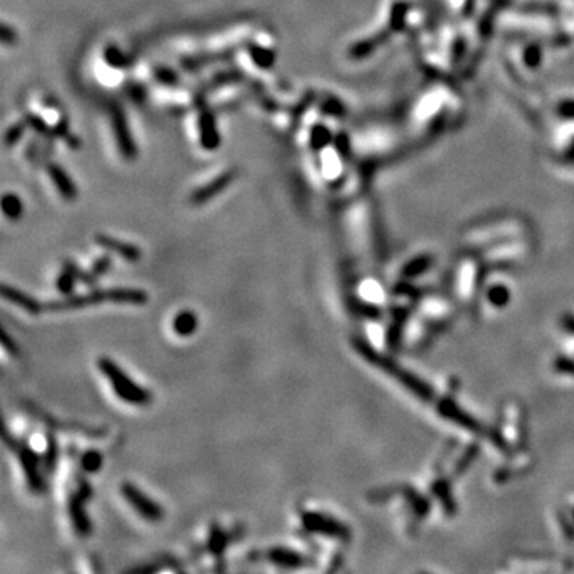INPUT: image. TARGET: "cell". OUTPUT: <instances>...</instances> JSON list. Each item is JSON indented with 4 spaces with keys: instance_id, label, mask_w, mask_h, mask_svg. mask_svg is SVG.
<instances>
[{
    "instance_id": "1",
    "label": "cell",
    "mask_w": 574,
    "mask_h": 574,
    "mask_svg": "<svg viewBox=\"0 0 574 574\" xmlns=\"http://www.w3.org/2000/svg\"><path fill=\"white\" fill-rule=\"evenodd\" d=\"M149 295L142 289L134 287H112V289L91 290L85 295H69L63 300H54L45 303V311H74V309L88 308L99 303H131V305H144L147 303Z\"/></svg>"
},
{
    "instance_id": "2",
    "label": "cell",
    "mask_w": 574,
    "mask_h": 574,
    "mask_svg": "<svg viewBox=\"0 0 574 574\" xmlns=\"http://www.w3.org/2000/svg\"><path fill=\"white\" fill-rule=\"evenodd\" d=\"M98 369L107 380H109L112 390L115 391L117 397L123 402L131 405H147L152 402V392L145 388L139 386L131 376L123 372L120 365L115 364L109 358H99Z\"/></svg>"
},
{
    "instance_id": "3",
    "label": "cell",
    "mask_w": 574,
    "mask_h": 574,
    "mask_svg": "<svg viewBox=\"0 0 574 574\" xmlns=\"http://www.w3.org/2000/svg\"><path fill=\"white\" fill-rule=\"evenodd\" d=\"M3 441L10 447V450H13V452L18 455L20 464L22 471H24L27 485H29L34 493H42L45 490V480L41 472V464L43 463L41 457L22 442L16 441L15 437H10L7 431H3Z\"/></svg>"
},
{
    "instance_id": "4",
    "label": "cell",
    "mask_w": 574,
    "mask_h": 574,
    "mask_svg": "<svg viewBox=\"0 0 574 574\" xmlns=\"http://www.w3.org/2000/svg\"><path fill=\"white\" fill-rule=\"evenodd\" d=\"M302 523L303 528L309 533L323 534L325 538L340 539V541H346V539L350 538V530H348L345 523L339 522L330 515L321 514V512H303Z\"/></svg>"
},
{
    "instance_id": "5",
    "label": "cell",
    "mask_w": 574,
    "mask_h": 574,
    "mask_svg": "<svg viewBox=\"0 0 574 574\" xmlns=\"http://www.w3.org/2000/svg\"><path fill=\"white\" fill-rule=\"evenodd\" d=\"M120 492L126 503L142 517V519L149 522H159L163 519L165 512H163L161 506L156 501L150 499L147 494L134 485L131 482H123Z\"/></svg>"
},
{
    "instance_id": "6",
    "label": "cell",
    "mask_w": 574,
    "mask_h": 574,
    "mask_svg": "<svg viewBox=\"0 0 574 574\" xmlns=\"http://www.w3.org/2000/svg\"><path fill=\"white\" fill-rule=\"evenodd\" d=\"M87 501L88 499L83 498L78 492L72 493L69 501H67V509H69L72 527H74L75 533H78L83 538L88 536V534H91V522H89L87 512H85Z\"/></svg>"
},
{
    "instance_id": "7",
    "label": "cell",
    "mask_w": 574,
    "mask_h": 574,
    "mask_svg": "<svg viewBox=\"0 0 574 574\" xmlns=\"http://www.w3.org/2000/svg\"><path fill=\"white\" fill-rule=\"evenodd\" d=\"M267 559L270 560V564H273L278 568H283V570H298V568L309 565L308 557L289 547L270 549L267 552Z\"/></svg>"
},
{
    "instance_id": "8",
    "label": "cell",
    "mask_w": 574,
    "mask_h": 574,
    "mask_svg": "<svg viewBox=\"0 0 574 574\" xmlns=\"http://www.w3.org/2000/svg\"><path fill=\"white\" fill-rule=\"evenodd\" d=\"M0 294H2V297L5 298V300L15 303L16 307L24 309V311L29 313V314H38V313L45 311V307L42 305L41 302L36 300V298L31 297L29 294H24L22 290L16 289V287H13V286L2 284Z\"/></svg>"
},
{
    "instance_id": "9",
    "label": "cell",
    "mask_w": 574,
    "mask_h": 574,
    "mask_svg": "<svg viewBox=\"0 0 574 574\" xmlns=\"http://www.w3.org/2000/svg\"><path fill=\"white\" fill-rule=\"evenodd\" d=\"M96 241H98L99 246L105 247L107 251L117 252V254L120 256L123 260L138 262L140 258V251L138 249V247H134V246L128 244V243H122V241L110 238V236L98 235V236H96Z\"/></svg>"
},
{
    "instance_id": "10",
    "label": "cell",
    "mask_w": 574,
    "mask_h": 574,
    "mask_svg": "<svg viewBox=\"0 0 574 574\" xmlns=\"http://www.w3.org/2000/svg\"><path fill=\"white\" fill-rule=\"evenodd\" d=\"M82 278V270L78 268V265H75L74 262L67 260L64 263V268L61 274L56 279V287H58V290L61 294L69 297L72 295V292H74V287L77 284V281H80Z\"/></svg>"
},
{
    "instance_id": "11",
    "label": "cell",
    "mask_w": 574,
    "mask_h": 574,
    "mask_svg": "<svg viewBox=\"0 0 574 574\" xmlns=\"http://www.w3.org/2000/svg\"><path fill=\"white\" fill-rule=\"evenodd\" d=\"M230 543H232V534L225 531L219 523H212L209 530V538H207L206 544L207 552L217 557V559H221Z\"/></svg>"
},
{
    "instance_id": "12",
    "label": "cell",
    "mask_w": 574,
    "mask_h": 574,
    "mask_svg": "<svg viewBox=\"0 0 574 574\" xmlns=\"http://www.w3.org/2000/svg\"><path fill=\"white\" fill-rule=\"evenodd\" d=\"M196 328H198V316L190 309H184V311L177 313L172 321V330L179 337H190Z\"/></svg>"
},
{
    "instance_id": "13",
    "label": "cell",
    "mask_w": 574,
    "mask_h": 574,
    "mask_svg": "<svg viewBox=\"0 0 574 574\" xmlns=\"http://www.w3.org/2000/svg\"><path fill=\"white\" fill-rule=\"evenodd\" d=\"M109 268H110V258L109 257H101L99 260L94 262L93 268L89 270L88 273L82 272L80 281L87 286H94L96 281H98V278L103 277V274H105L107 272H109Z\"/></svg>"
},
{
    "instance_id": "14",
    "label": "cell",
    "mask_w": 574,
    "mask_h": 574,
    "mask_svg": "<svg viewBox=\"0 0 574 574\" xmlns=\"http://www.w3.org/2000/svg\"><path fill=\"white\" fill-rule=\"evenodd\" d=\"M56 463H58V442H56V437L50 432L47 436V450H45L43 455V466L47 472H53Z\"/></svg>"
},
{
    "instance_id": "15",
    "label": "cell",
    "mask_w": 574,
    "mask_h": 574,
    "mask_svg": "<svg viewBox=\"0 0 574 574\" xmlns=\"http://www.w3.org/2000/svg\"><path fill=\"white\" fill-rule=\"evenodd\" d=\"M80 464L82 469L88 472V474H94V472H98L101 469V466H103V455H101L98 450H88V452L82 455Z\"/></svg>"
},
{
    "instance_id": "16",
    "label": "cell",
    "mask_w": 574,
    "mask_h": 574,
    "mask_svg": "<svg viewBox=\"0 0 574 574\" xmlns=\"http://www.w3.org/2000/svg\"><path fill=\"white\" fill-rule=\"evenodd\" d=\"M2 345H3L5 350H7V351H8V353H11V354H16V353H18V346H16L15 340H11V339H10L8 332L5 330V329H2Z\"/></svg>"
}]
</instances>
